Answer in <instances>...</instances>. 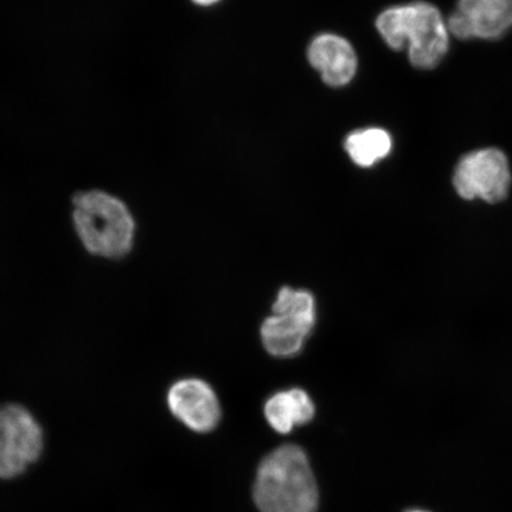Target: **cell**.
<instances>
[{"label":"cell","mask_w":512,"mask_h":512,"mask_svg":"<svg viewBox=\"0 0 512 512\" xmlns=\"http://www.w3.org/2000/svg\"><path fill=\"white\" fill-rule=\"evenodd\" d=\"M44 450V432L27 407L0 406V479H14L37 463Z\"/></svg>","instance_id":"4"},{"label":"cell","mask_w":512,"mask_h":512,"mask_svg":"<svg viewBox=\"0 0 512 512\" xmlns=\"http://www.w3.org/2000/svg\"><path fill=\"white\" fill-rule=\"evenodd\" d=\"M376 27L390 48L407 49L415 68L437 67L450 46L447 22L430 3L414 2L390 8L377 18Z\"/></svg>","instance_id":"3"},{"label":"cell","mask_w":512,"mask_h":512,"mask_svg":"<svg viewBox=\"0 0 512 512\" xmlns=\"http://www.w3.org/2000/svg\"><path fill=\"white\" fill-rule=\"evenodd\" d=\"M447 28L459 40H497L512 29V0H458Z\"/></svg>","instance_id":"7"},{"label":"cell","mask_w":512,"mask_h":512,"mask_svg":"<svg viewBox=\"0 0 512 512\" xmlns=\"http://www.w3.org/2000/svg\"><path fill=\"white\" fill-rule=\"evenodd\" d=\"M265 416L275 432L287 434L296 426L309 424L315 416V405L305 390L293 388L271 396Z\"/></svg>","instance_id":"10"},{"label":"cell","mask_w":512,"mask_h":512,"mask_svg":"<svg viewBox=\"0 0 512 512\" xmlns=\"http://www.w3.org/2000/svg\"><path fill=\"white\" fill-rule=\"evenodd\" d=\"M192 2L200 6H210L219 3L220 0H192Z\"/></svg>","instance_id":"13"},{"label":"cell","mask_w":512,"mask_h":512,"mask_svg":"<svg viewBox=\"0 0 512 512\" xmlns=\"http://www.w3.org/2000/svg\"><path fill=\"white\" fill-rule=\"evenodd\" d=\"M345 150L352 162L362 168H370L389 155L392 138L381 128H367L351 133L345 140Z\"/></svg>","instance_id":"11"},{"label":"cell","mask_w":512,"mask_h":512,"mask_svg":"<svg viewBox=\"0 0 512 512\" xmlns=\"http://www.w3.org/2000/svg\"><path fill=\"white\" fill-rule=\"evenodd\" d=\"M253 495L261 512H316L317 483L302 448L283 445L267 454L260 463Z\"/></svg>","instance_id":"2"},{"label":"cell","mask_w":512,"mask_h":512,"mask_svg":"<svg viewBox=\"0 0 512 512\" xmlns=\"http://www.w3.org/2000/svg\"><path fill=\"white\" fill-rule=\"evenodd\" d=\"M273 313H290L316 323V303L310 292L293 290L291 287L281 288L273 305Z\"/></svg>","instance_id":"12"},{"label":"cell","mask_w":512,"mask_h":512,"mask_svg":"<svg viewBox=\"0 0 512 512\" xmlns=\"http://www.w3.org/2000/svg\"><path fill=\"white\" fill-rule=\"evenodd\" d=\"M307 57L311 66L322 75L326 85L342 87L354 79L357 56L354 48L343 37L320 35L312 41Z\"/></svg>","instance_id":"8"},{"label":"cell","mask_w":512,"mask_h":512,"mask_svg":"<svg viewBox=\"0 0 512 512\" xmlns=\"http://www.w3.org/2000/svg\"><path fill=\"white\" fill-rule=\"evenodd\" d=\"M511 181L509 160L497 149L469 153L459 160L453 175L454 189L460 197L491 204L507 198Z\"/></svg>","instance_id":"5"},{"label":"cell","mask_w":512,"mask_h":512,"mask_svg":"<svg viewBox=\"0 0 512 512\" xmlns=\"http://www.w3.org/2000/svg\"><path fill=\"white\" fill-rule=\"evenodd\" d=\"M166 403L170 413L191 431L209 433L219 425L220 401L206 381L188 377L172 383Z\"/></svg>","instance_id":"6"},{"label":"cell","mask_w":512,"mask_h":512,"mask_svg":"<svg viewBox=\"0 0 512 512\" xmlns=\"http://www.w3.org/2000/svg\"><path fill=\"white\" fill-rule=\"evenodd\" d=\"M76 235L89 254L123 260L136 240L137 224L124 201L102 190L79 192L73 198Z\"/></svg>","instance_id":"1"},{"label":"cell","mask_w":512,"mask_h":512,"mask_svg":"<svg viewBox=\"0 0 512 512\" xmlns=\"http://www.w3.org/2000/svg\"><path fill=\"white\" fill-rule=\"evenodd\" d=\"M406 512H431V511L421 510V509H412V510H408Z\"/></svg>","instance_id":"14"},{"label":"cell","mask_w":512,"mask_h":512,"mask_svg":"<svg viewBox=\"0 0 512 512\" xmlns=\"http://www.w3.org/2000/svg\"><path fill=\"white\" fill-rule=\"evenodd\" d=\"M315 324L290 313H274L261 326V339L271 355L291 357L303 349Z\"/></svg>","instance_id":"9"}]
</instances>
